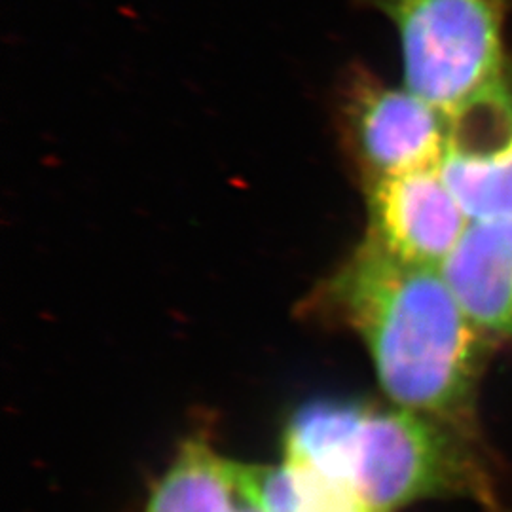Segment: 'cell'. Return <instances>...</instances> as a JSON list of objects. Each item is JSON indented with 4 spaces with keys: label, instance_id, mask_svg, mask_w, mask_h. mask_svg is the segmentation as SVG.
<instances>
[{
    "label": "cell",
    "instance_id": "obj_8",
    "mask_svg": "<svg viewBox=\"0 0 512 512\" xmlns=\"http://www.w3.org/2000/svg\"><path fill=\"white\" fill-rule=\"evenodd\" d=\"M440 175L469 220L512 217V139L484 152H446Z\"/></svg>",
    "mask_w": 512,
    "mask_h": 512
},
{
    "label": "cell",
    "instance_id": "obj_6",
    "mask_svg": "<svg viewBox=\"0 0 512 512\" xmlns=\"http://www.w3.org/2000/svg\"><path fill=\"white\" fill-rule=\"evenodd\" d=\"M442 275L490 342H512V217L471 220Z\"/></svg>",
    "mask_w": 512,
    "mask_h": 512
},
{
    "label": "cell",
    "instance_id": "obj_2",
    "mask_svg": "<svg viewBox=\"0 0 512 512\" xmlns=\"http://www.w3.org/2000/svg\"><path fill=\"white\" fill-rule=\"evenodd\" d=\"M469 433L397 404L317 399L285 429V459L349 488L372 511L431 497L495 495Z\"/></svg>",
    "mask_w": 512,
    "mask_h": 512
},
{
    "label": "cell",
    "instance_id": "obj_7",
    "mask_svg": "<svg viewBox=\"0 0 512 512\" xmlns=\"http://www.w3.org/2000/svg\"><path fill=\"white\" fill-rule=\"evenodd\" d=\"M249 492L251 465L190 439L154 484L145 512H241Z\"/></svg>",
    "mask_w": 512,
    "mask_h": 512
},
{
    "label": "cell",
    "instance_id": "obj_5",
    "mask_svg": "<svg viewBox=\"0 0 512 512\" xmlns=\"http://www.w3.org/2000/svg\"><path fill=\"white\" fill-rule=\"evenodd\" d=\"M366 238L406 262L442 268L471 220L439 167L365 184Z\"/></svg>",
    "mask_w": 512,
    "mask_h": 512
},
{
    "label": "cell",
    "instance_id": "obj_1",
    "mask_svg": "<svg viewBox=\"0 0 512 512\" xmlns=\"http://www.w3.org/2000/svg\"><path fill=\"white\" fill-rule=\"evenodd\" d=\"M304 313L363 340L391 403L473 435L478 382L492 344L440 268L389 255L365 236L313 289Z\"/></svg>",
    "mask_w": 512,
    "mask_h": 512
},
{
    "label": "cell",
    "instance_id": "obj_10",
    "mask_svg": "<svg viewBox=\"0 0 512 512\" xmlns=\"http://www.w3.org/2000/svg\"><path fill=\"white\" fill-rule=\"evenodd\" d=\"M241 512H266L262 509V505H260V501L256 497L255 484H253V465H251V492H249V497L245 499Z\"/></svg>",
    "mask_w": 512,
    "mask_h": 512
},
{
    "label": "cell",
    "instance_id": "obj_9",
    "mask_svg": "<svg viewBox=\"0 0 512 512\" xmlns=\"http://www.w3.org/2000/svg\"><path fill=\"white\" fill-rule=\"evenodd\" d=\"M256 497L266 512H376L349 488L304 465H253Z\"/></svg>",
    "mask_w": 512,
    "mask_h": 512
},
{
    "label": "cell",
    "instance_id": "obj_4",
    "mask_svg": "<svg viewBox=\"0 0 512 512\" xmlns=\"http://www.w3.org/2000/svg\"><path fill=\"white\" fill-rule=\"evenodd\" d=\"M338 120L365 184L439 167L452 137L444 112L363 69L349 73L340 90Z\"/></svg>",
    "mask_w": 512,
    "mask_h": 512
},
{
    "label": "cell",
    "instance_id": "obj_3",
    "mask_svg": "<svg viewBox=\"0 0 512 512\" xmlns=\"http://www.w3.org/2000/svg\"><path fill=\"white\" fill-rule=\"evenodd\" d=\"M401 38L404 88L448 118L505 78L509 0H357Z\"/></svg>",
    "mask_w": 512,
    "mask_h": 512
}]
</instances>
